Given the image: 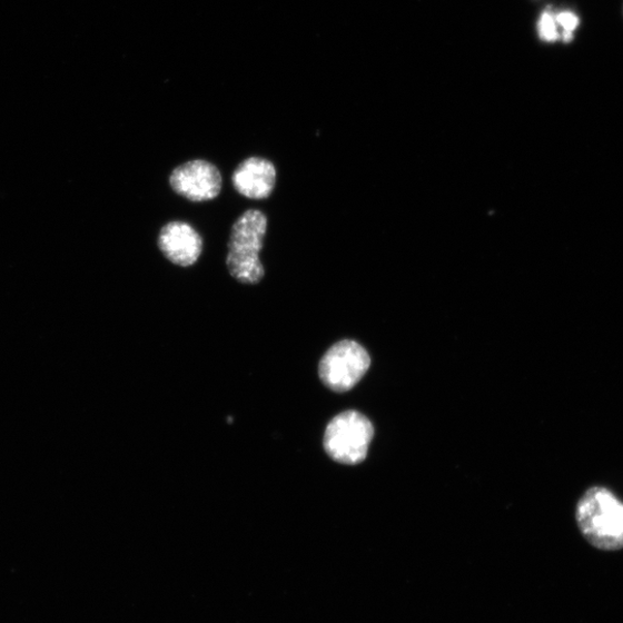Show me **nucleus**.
I'll list each match as a JSON object with an SVG mask.
<instances>
[{
	"mask_svg": "<svg viewBox=\"0 0 623 623\" xmlns=\"http://www.w3.org/2000/svg\"><path fill=\"white\" fill-rule=\"evenodd\" d=\"M268 231V217L259 209L244 211L231 227L226 265L237 283L256 286L266 275L260 254Z\"/></svg>",
	"mask_w": 623,
	"mask_h": 623,
	"instance_id": "1",
	"label": "nucleus"
},
{
	"mask_svg": "<svg viewBox=\"0 0 623 623\" xmlns=\"http://www.w3.org/2000/svg\"><path fill=\"white\" fill-rule=\"evenodd\" d=\"M576 522L590 545L602 551L623 548V503L611 490L589 488L577 504Z\"/></svg>",
	"mask_w": 623,
	"mask_h": 623,
	"instance_id": "2",
	"label": "nucleus"
},
{
	"mask_svg": "<svg viewBox=\"0 0 623 623\" xmlns=\"http://www.w3.org/2000/svg\"><path fill=\"white\" fill-rule=\"evenodd\" d=\"M373 435V425L364 415L342 413L326 428L325 449L338 463L358 464L366 458Z\"/></svg>",
	"mask_w": 623,
	"mask_h": 623,
	"instance_id": "3",
	"label": "nucleus"
},
{
	"mask_svg": "<svg viewBox=\"0 0 623 623\" xmlns=\"http://www.w3.org/2000/svg\"><path fill=\"white\" fill-rule=\"evenodd\" d=\"M369 365V355L359 343L350 339L340 340L323 357L319 376L329 389L346 393L360 382Z\"/></svg>",
	"mask_w": 623,
	"mask_h": 623,
	"instance_id": "4",
	"label": "nucleus"
},
{
	"mask_svg": "<svg viewBox=\"0 0 623 623\" xmlns=\"http://www.w3.org/2000/svg\"><path fill=\"white\" fill-rule=\"evenodd\" d=\"M169 184L172 191L186 200L207 202L221 195L224 178L211 162L191 160L171 171Z\"/></svg>",
	"mask_w": 623,
	"mask_h": 623,
	"instance_id": "5",
	"label": "nucleus"
},
{
	"mask_svg": "<svg viewBox=\"0 0 623 623\" xmlns=\"http://www.w3.org/2000/svg\"><path fill=\"white\" fill-rule=\"evenodd\" d=\"M161 254L178 267L195 266L204 253V238L190 224L172 221L165 225L158 237Z\"/></svg>",
	"mask_w": 623,
	"mask_h": 623,
	"instance_id": "6",
	"label": "nucleus"
},
{
	"mask_svg": "<svg viewBox=\"0 0 623 623\" xmlns=\"http://www.w3.org/2000/svg\"><path fill=\"white\" fill-rule=\"evenodd\" d=\"M277 181L275 165L259 156L244 160L233 172L234 189L251 200H265L274 191Z\"/></svg>",
	"mask_w": 623,
	"mask_h": 623,
	"instance_id": "7",
	"label": "nucleus"
},
{
	"mask_svg": "<svg viewBox=\"0 0 623 623\" xmlns=\"http://www.w3.org/2000/svg\"><path fill=\"white\" fill-rule=\"evenodd\" d=\"M555 19L548 13L545 12L540 21V36L546 42L556 41L558 36L555 26Z\"/></svg>",
	"mask_w": 623,
	"mask_h": 623,
	"instance_id": "8",
	"label": "nucleus"
},
{
	"mask_svg": "<svg viewBox=\"0 0 623 623\" xmlns=\"http://www.w3.org/2000/svg\"><path fill=\"white\" fill-rule=\"evenodd\" d=\"M555 20L565 28V31H570V33H573V31L577 28L580 20L578 18L572 13V12H563L560 13Z\"/></svg>",
	"mask_w": 623,
	"mask_h": 623,
	"instance_id": "9",
	"label": "nucleus"
}]
</instances>
